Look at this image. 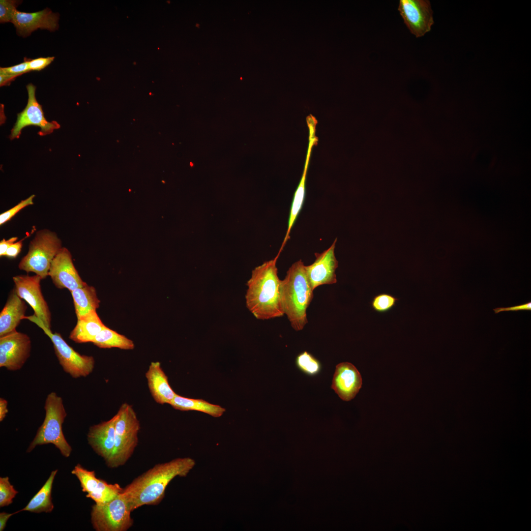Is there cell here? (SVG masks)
I'll list each match as a JSON object with an SVG mask.
<instances>
[{
	"label": "cell",
	"instance_id": "6da1fadb",
	"mask_svg": "<svg viewBox=\"0 0 531 531\" xmlns=\"http://www.w3.org/2000/svg\"><path fill=\"white\" fill-rule=\"evenodd\" d=\"M195 465L191 458H176L158 464L135 478L122 491L131 510L143 505L158 504L172 480L177 476H186Z\"/></svg>",
	"mask_w": 531,
	"mask_h": 531
},
{
	"label": "cell",
	"instance_id": "7a4b0ae2",
	"mask_svg": "<svg viewBox=\"0 0 531 531\" xmlns=\"http://www.w3.org/2000/svg\"><path fill=\"white\" fill-rule=\"evenodd\" d=\"M279 255L256 267L247 282L246 307L259 320H269L284 315L280 293L281 280L276 262Z\"/></svg>",
	"mask_w": 531,
	"mask_h": 531
},
{
	"label": "cell",
	"instance_id": "3957f363",
	"mask_svg": "<svg viewBox=\"0 0 531 531\" xmlns=\"http://www.w3.org/2000/svg\"><path fill=\"white\" fill-rule=\"evenodd\" d=\"M301 260L292 265L283 280L280 293L284 315L295 331L302 330L308 323L307 310L313 298V291Z\"/></svg>",
	"mask_w": 531,
	"mask_h": 531
},
{
	"label": "cell",
	"instance_id": "277c9868",
	"mask_svg": "<svg viewBox=\"0 0 531 531\" xmlns=\"http://www.w3.org/2000/svg\"><path fill=\"white\" fill-rule=\"evenodd\" d=\"M44 409V420L27 452L31 451L37 445L52 443L63 456L68 457L72 448L66 440L62 429V425L67 415L62 399L56 392H51L46 398Z\"/></svg>",
	"mask_w": 531,
	"mask_h": 531
},
{
	"label": "cell",
	"instance_id": "5b68a950",
	"mask_svg": "<svg viewBox=\"0 0 531 531\" xmlns=\"http://www.w3.org/2000/svg\"><path fill=\"white\" fill-rule=\"evenodd\" d=\"M62 247L61 240L55 232L45 229L39 230L30 241L28 252L18 267L44 279L48 276L52 261Z\"/></svg>",
	"mask_w": 531,
	"mask_h": 531
},
{
	"label": "cell",
	"instance_id": "8992f818",
	"mask_svg": "<svg viewBox=\"0 0 531 531\" xmlns=\"http://www.w3.org/2000/svg\"><path fill=\"white\" fill-rule=\"evenodd\" d=\"M115 448L108 467L124 465L132 455L138 442L140 423L132 406L125 403L116 413Z\"/></svg>",
	"mask_w": 531,
	"mask_h": 531
},
{
	"label": "cell",
	"instance_id": "52a82bcc",
	"mask_svg": "<svg viewBox=\"0 0 531 531\" xmlns=\"http://www.w3.org/2000/svg\"><path fill=\"white\" fill-rule=\"evenodd\" d=\"M36 324L50 338L53 344L55 354L64 371L72 378L77 379L89 375L94 367L95 360L93 356L81 354L75 351L58 333H53L43 323L34 315L25 316Z\"/></svg>",
	"mask_w": 531,
	"mask_h": 531
},
{
	"label": "cell",
	"instance_id": "ba28073f",
	"mask_svg": "<svg viewBox=\"0 0 531 531\" xmlns=\"http://www.w3.org/2000/svg\"><path fill=\"white\" fill-rule=\"evenodd\" d=\"M132 511L122 492L109 502L92 506V527L96 531H126L133 524Z\"/></svg>",
	"mask_w": 531,
	"mask_h": 531
},
{
	"label": "cell",
	"instance_id": "9c48e42d",
	"mask_svg": "<svg viewBox=\"0 0 531 531\" xmlns=\"http://www.w3.org/2000/svg\"><path fill=\"white\" fill-rule=\"evenodd\" d=\"M26 88L28 93V103L25 108L17 114L16 121L9 135L11 140L18 139L22 130L28 126L39 127L41 130L38 134L41 136L49 135L60 127L57 121H49L46 119L42 106L36 99V87L32 84H29Z\"/></svg>",
	"mask_w": 531,
	"mask_h": 531
},
{
	"label": "cell",
	"instance_id": "30bf717a",
	"mask_svg": "<svg viewBox=\"0 0 531 531\" xmlns=\"http://www.w3.org/2000/svg\"><path fill=\"white\" fill-rule=\"evenodd\" d=\"M37 275H18L13 277L14 287L18 295L32 307L34 315L44 325L51 329V313L42 293L40 281Z\"/></svg>",
	"mask_w": 531,
	"mask_h": 531
},
{
	"label": "cell",
	"instance_id": "8fae6325",
	"mask_svg": "<svg viewBox=\"0 0 531 531\" xmlns=\"http://www.w3.org/2000/svg\"><path fill=\"white\" fill-rule=\"evenodd\" d=\"M31 343L26 334L17 331L0 337V367L15 371L30 356Z\"/></svg>",
	"mask_w": 531,
	"mask_h": 531
},
{
	"label": "cell",
	"instance_id": "7c38bea8",
	"mask_svg": "<svg viewBox=\"0 0 531 531\" xmlns=\"http://www.w3.org/2000/svg\"><path fill=\"white\" fill-rule=\"evenodd\" d=\"M398 10L411 32L416 37L431 30L434 20L429 0H400Z\"/></svg>",
	"mask_w": 531,
	"mask_h": 531
},
{
	"label": "cell",
	"instance_id": "4fadbf2b",
	"mask_svg": "<svg viewBox=\"0 0 531 531\" xmlns=\"http://www.w3.org/2000/svg\"><path fill=\"white\" fill-rule=\"evenodd\" d=\"M79 479L82 491L87 492L86 497L97 504L106 503L114 499L123 491L118 484H109L97 478L94 471H88L77 464L71 472Z\"/></svg>",
	"mask_w": 531,
	"mask_h": 531
},
{
	"label": "cell",
	"instance_id": "5bb4252c",
	"mask_svg": "<svg viewBox=\"0 0 531 531\" xmlns=\"http://www.w3.org/2000/svg\"><path fill=\"white\" fill-rule=\"evenodd\" d=\"M48 276L57 288H65L70 292L87 284L80 276L71 254L66 247H62L52 261Z\"/></svg>",
	"mask_w": 531,
	"mask_h": 531
},
{
	"label": "cell",
	"instance_id": "9a60e30c",
	"mask_svg": "<svg viewBox=\"0 0 531 531\" xmlns=\"http://www.w3.org/2000/svg\"><path fill=\"white\" fill-rule=\"evenodd\" d=\"M337 238L331 246L321 253H315V261L305 269L308 280L314 290L319 286L337 283L335 271L338 266L334 250Z\"/></svg>",
	"mask_w": 531,
	"mask_h": 531
},
{
	"label": "cell",
	"instance_id": "2e32d148",
	"mask_svg": "<svg viewBox=\"0 0 531 531\" xmlns=\"http://www.w3.org/2000/svg\"><path fill=\"white\" fill-rule=\"evenodd\" d=\"M59 17L49 9L36 12L28 13L16 11L11 22L17 33L26 36L37 29L54 31L58 28Z\"/></svg>",
	"mask_w": 531,
	"mask_h": 531
},
{
	"label": "cell",
	"instance_id": "e0dca14e",
	"mask_svg": "<svg viewBox=\"0 0 531 531\" xmlns=\"http://www.w3.org/2000/svg\"><path fill=\"white\" fill-rule=\"evenodd\" d=\"M362 386V378L356 368L348 362H341L336 366L331 388L343 400L354 399Z\"/></svg>",
	"mask_w": 531,
	"mask_h": 531
},
{
	"label": "cell",
	"instance_id": "ac0fdd59",
	"mask_svg": "<svg viewBox=\"0 0 531 531\" xmlns=\"http://www.w3.org/2000/svg\"><path fill=\"white\" fill-rule=\"evenodd\" d=\"M116 414L110 420L90 427L88 441L93 450L105 461H110L115 448Z\"/></svg>",
	"mask_w": 531,
	"mask_h": 531
},
{
	"label": "cell",
	"instance_id": "d6986e66",
	"mask_svg": "<svg viewBox=\"0 0 531 531\" xmlns=\"http://www.w3.org/2000/svg\"><path fill=\"white\" fill-rule=\"evenodd\" d=\"M27 309L25 302L13 288L0 313V337L16 331V327L25 316Z\"/></svg>",
	"mask_w": 531,
	"mask_h": 531
},
{
	"label": "cell",
	"instance_id": "ffe728a7",
	"mask_svg": "<svg viewBox=\"0 0 531 531\" xmlns=\"http://www.w3.org/2000/svg\"><path fill=\"white\" fill-rule=\"evenodd\" d=\"M148 385L155 401L160 404H171L176 393L171 387L168 377L159 362H152L146 373Z\"/></svg>",
	"mask_w": 531,
	"mask_h": 531
},
{
	"label": "cell",
	"instance_id": "44dd1931",
	"mask_svg": "<svg viewBox=\"0 0 531 531\" xmlns=\"http://www.w3.org/2000/svg\"><path fill=\"white\" fill-rule=\"evenodd\" d=\"M105 325L96 311H92L77 319L69 338L77 343H92L96 336Z\"/></svg>",
	"mask_w": 531,
	"mask_h": 531
},
{
	"label": "cell",
	"instance_id": "7402d4cb",
	"mask_svg": "<svg viewBox=\"0 0 531 531\" xmlns=\"http://www.w3.org/2000/svg\"><path fill=\"white\" fill-rule=\"evenodd\" d=\"M70 292L77 319L99 307L100 301L93 287L86 284Z\"/></svg>",
	"mask_w": 531,
	"mask_h": 531
},
{
	"label": "cell",
	"instance_id": "603a6c76",
	"mask_svg": "<svg viewBox=\"0 0 531 531\" xmlns=\"http://www.w3.org/2000/svg\"><path fill=\"white\" fill-rule=\"evenodd\" d=\"M170 405L175 409L180 411H199L215 417L221 416L225 411V409L221 406L211 404L203 399L187 398L177 394Z\"/></svg>",
	"mask_w": 531,
	"mask_h": 531
},
{
	"label": "cell",
	"instance_id": "cb8c5ba5",
	"mask_svg": "<svg viewBox=\"0 0 531 531\" xmlns=\"http://www.w3.org/2000/svg\"><path fill=\"white\" fill-rule=\"evenodd\" d=\"M58 470L53 471L48 479L39 491L31 499L27 506L21 511H28L34 513L44 512L50 513L54 509L52 502L51 492L52 485Z\"/></svg>",
	"mask_w": 531,
	"mask_h": 531
},
{
	"label": "cell",
	"instance_id": "d4e9b609",
	"mask_svg": "<svg viewBox=\"0 0 531 531\" xmlns=\"http://www.w3.org/2000/svg\"><path fill=\"white\" fill-rule=\"evenodd\" d=\"M92 343L100 348H118L123 350H132L134 348L133 342L106 325L96 336Z\"/></svg>",
	"mask_w": 531,
	"mask_h": 531
},
{
	"label": "cell",
	"instance_id": "484cf974",
	"mask_svg": "<svg viewBox=\"0 0 531 531\" xmlns=\"http://www.w3.org/2000/svg\"><path fill=\"white\" fill-rule=\"evenodd\" d=\"M399 298L392 295L381 293L374 296L371 302L372 309L379 313H384L395 306Z\"/></svg>",
	"mask_w": 531,
	"mask_h": 531
},
{
	"label": "cell",
	"instance_id": "4316f807",
	"mask_svg": "<svg viewBox=\"0 0 531 531\" xmlns=\"http://www.w3.org/2000/svg\"><path fill=\"white\" fill-rule=\"evenodd\" d=\"M296 362L298 367L304 372L310 374H317L320 370L319 362L310 354L305 351L296 357Z\"/></svg>",
	"mask_w": 531,
	"mask_h": 531
},
{
	"label": "cell",
	"instance_id": "83f0119b",
	"mask_svg": "<svg viewBox=\"0 0 531 531\" xmlns=\"http://www.w3.org/2000/svg\"><path fill=\"white\" fill-rule=\"evenodd\" d=\"M18 493L9 482L8 477L0 478V506H8Z\"/></svg>",
	"mask_w": 531,
	"mask_h": 531
},
{
	"label": "cell",
	"instance_id": "f1b7e54d",
	"mask_svg": "<svg viewBox=\"0 0 531 531\" xmlns=\"http://www.w3.org/2000/svg\"><path fill=\"white\" fill-rule=\"evenodd\" d=\"M18 1L13 0H0V23L11 22L14 15L17 10Z\"/></svg>",
	"mask_w": 531,
	"mask_h": 531
},
{
	"label": "cell",
	"instance_id": "f546056e",
	"mask_svg": "<svg viewBox=\"0 0 531 531\" xmlns=\"http://www.w3.org/2000/svg\"><path fill=\"white\" fill-rule=\"evenodd\" d=\"M35 195H31L27 199L21 201L14 207L4 211L0 215V225H1L10 220L16 213L24 207L33 205Z\"/></svg>",
	"mask_w": 531,
	"mask_h": 531
},
{
	"label": "cell",
	"instance_id": "4dcf8cb0",
	"mask_svg": "<svg viewBox=\"0 0 531 531\" xmlns=\"http://www.w3.org/2000/svg\"><path fill=\"white\" fill-rule=\"evenodd\" d=\"M0 71L17 77L30 71L29 68V60H25L22 63L10 67H0Z\"/></svg>",
	"mask_w": 531,
	"mask_h": 531
},
{
	"label": "cell",
	"instance_id": "1f68e13d",
	"mask_svg": "<svg viewBox=\"0 0 531 531\" xmlns=\"http://www.w3.org/2000/svg\"><path fill=\"white\" fill-rule=\"evenodd\" d=\"M54 59V57L38 58L29 60L30 71H40L49 65Z\"/></svg>",
	"mask_w": 531,
	"mask_h": 531
},
{
	"label": "cell",
	"instance_id": "d6a6232c",
	"mask_svg": "<svg viewBox=\"0 0 531 531\" xmlns=\"http://www.w3.org/2000/svg\"><path fill=\"white\" fill-rule=\"evenodd\" d=\"M496 314L504 311H518L521 310H531V302H528L523 304H520L511 307H497L493 309Z\"/></svg>",
	"mask_w": 531,
	"mask_h": 531
},
{
	"label": "cell",
	"instance_id": "836d02e7",
	"mask_svg": "<svg viewBox=\"0 0 531 531\" xmlns=\"http://www.w3.org/2000/svg\"><path fill=\"white\" fill-rule=\"evenodd\" d=\"M24 239L12 244L6 250L4 256L11 258H16L21 251Z\"/></svg>",
	"mask_w": 531,
	"mask_h": 531
},
{
	"label": "cell",
	"instance_id": "e575fe53",
	"mask_svg": "<svg viewBox=\"0 0 531 531\" xmlns=\"http://www.w3.org/2000/svg\"><path fill=\"white\" fill-rule=\"evenodd\" d=\"M18 237L14 236L9 238L7 240L3 238L0 242V256H4L5 252L9 247L13 243L15 242L17 240Z\"/></svg>",
	"mask_w": 531,
	"mask_h": 531
},
{
	"label": "cell",
	"instance_id": "d590c367",
	"mask_svg": "<svg viewBox=\"0 0 531 531\" xmlns=\"http://www.w3.org/2000/svg\"><path fill=\"white\" fill-rule=\"evenodd\" d=\"M20 512H21L20 510L12 513L1 512L0 513V531H2L4 529L7 520L11 516Z\"/></svg>",
	"mask_w": 531,
	"mask_h": 531
},
{
	"label": "cell",
	"instance_id": "8d00e7d4",
	"mask_svg": "<svg viewBox=\"0 0 531 531\" xmlns=\"http://www.w3.org/2000/svg\"><path fill=\"white\" fill-rule=\"evenodd\" d=\"M7 401L3 398H0V421L5 417L7 413Z\"/></svg>",
	"mask_w": 531,
	"mask_h": 531
},
{
	"label": "cell",
	"instance_id": "74e56055",
	"mask_svg": "<svg viewBox=\"0 0 531 531\" xmlns=\"http://www.w3.org/2000/svg\"><path fill=\"white\" fill-rule=\"evenodd\" d=\"M16 77L0 71V85L3 86L9 84Z\"/></svg>",
	"mask_w": 531,
	"mask_h": 531
}]
</instances>
